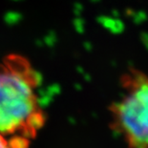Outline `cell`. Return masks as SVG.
<instances>
[{
  "label": "cell",
  "instance_id": "obj_1",
  "mask_svg": "<svg viewBox=\"0 0 148 148\" xmlns=\"http://www.w3.org/2000/svg\"><path fill=\"white\" fill-rule=\"evenodd\" d=\"M40 83L26 56L9 53L0 61V133L12 148H30L46 123L37 94Z\"/></svg>",
  "mask_w": 148,
  "mask_h": 148
},
{
  "label": "cell",
  "instance_id": "obj_2",
  "mask_svg": "<svg viewBox=\"0 0 148 148\" xmlns=\"http://www.w3.org/2000/svg\"><path fill=\"white\" fill-rule=\"evenodd\" d=\"M121 96L110 104V127L127 148H148V73L129 67L121 75Z\"/></svg>",
  "mask_w": 148,
  "mask_h": 148
},
{
  "label": "cell",
  "instance_id": "obj_3",
  "mask_svg": "<svg viewBox=\"0 0 148 148\" xmlns=\"http://www.w3.org/2000/svg\"><path fill=\"white\" fill-rule=\"evenodd\" d=\"M0 148H12L7 138L0 133Z\"/></svg>",
  "mask_w": 148,
  "mask_h": 148
}]
</instances>
